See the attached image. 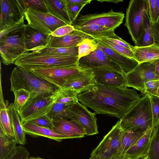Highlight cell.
Wrapping results in <instances>:
<instances>
[{
	"instance_id": "836d02e7",
	"label": "cell",
	"mask_w": 159,
	"mask_h": 159,
	"mask_svg": "<svg viewBox=\"0 0 159 159\" xmlns=\"http://www.w3.org/2000/svg\"><path fill=\"white\" fill-rule=\"evenodd\" d=\"M72 105H66L55 102L47 115L53 120L61 119H70L69 109Z\"/></svg>"
},
{
	"instance_id": "8992f818",
	"label": "cell",
	"mask_w": 159,
	"mask_h": 159,
	"mask_svg": "<svg viewBox=\"0 0 159 159\" xmlns=\"http://www.w3.org/2000/svg\"><path fill=\"white\" fill-rule=\"evenodd\" d=\"M148 12L147 0H131L126 11L124 25L135 45L143 32L145 14Z\"/></svg>"
},
{
	"instance_id": "52a82bcc",
	"label": "cell",
	"mask_w": 159,
	"mask_h": 159,
	"mask_svg": "<svg viewBox=\"0 0 159 159\" xmlns=\"http://www.w3.org/2000/svg\"><path fill=\"white\" fill-rule=\"evenodd\" d=\"M52 95L40 93L30 97L25 106L18 111L22 123L47 115L55 103Z\"/></svg>"
},
{
	"instance_id": "30bf717a",
	"label": "cell",
	"mask_w": 159,
	"mask_h": 159,
	"mask_svg": "<svg viewBox=\"0 0 159 159\" xmlns=\"http://www.w3.org/2000/svg\"><path fill=\"white\" fill-rule=\"evenodd\" d=\"M0 31L25 18L27 9L25 0H0Z\"/></svg>"
},
{
	"instance_id": "9f6ffc18",
	"label": "cell",
	"mask_w": 159,
	"mask_h": 159,
	"mask_svg": "<svg viewBox=\"0 0 159 159\" xmlns=\"http://www.w3.org/2000/svg\"><path fill=\"white\" fill-rule=\"evenodd\" d=\"M147 158H148V157H147V156H146L144 157H143L139 159H147Z\"/></svg>"
},
{
	"instance_id": "2e32d148",
	"label": "cell",
	"mask_w": 159,
	"mask_h": 159,
	"mask_svg": "<svg viewBox=\"0 0 159 159\" xmlns=\"http://www.w3.org/2000/svg\"><path fill=\"white\" fill-rule=\"evenodd\" d=\"M91 70L96 84L110 87H127V80L123 73L100 68H94Z\"/></svg>"
},
{
	"instance_id": "7402d4cb",
	"label": "cell",
	"mask_w": 159,
	"mask_h": 159,
	"mask_svg": "<svg viewBox=\"0 0 159 159\" xmlns=\"http://www.w3.org/2000/svg\"><path fill=\"white\" fill-rule=\"evenodd\" d=\"M152 130V128L149 127L144 134L128 150L125 155L135 159L147 156Z\"/></svg>"
},
{
	"instance_id": "7bdbcfd3",
	"label": "cell",
	"mask_w": 159,
	"mask_h": 159,
	"mask_svg": "<svg viewBox=\"0 0 159 159\" xmlns=\"http://www.w3.org/2000/svg\"><path fill=\"white\" fill-rule=\"evenodd\" d=\"M30 153L26 148L21 145L17 146L14 151L5 159H27Z\"/></svg>"
},
{
	"instance_id": "816d5d0a",
	"label": "cell",
	"mask_w": 159,
	"mask_h": 159,
	"mask_svg": "<svg viewBox=\"0 0 159 159\" xmlns=\"http://www.w3.org/2000/svg\"><path fill=\"white\" fill-rule=\"evenodd\" d=\"M151 62L154 65L155 74L157 75H159V59Z\"/></svg>"
},
{
	"instance_id": "f1b7e54d",
	"label": "cell",
	"mask_w": 159,
	"mask_h": 159,
	"mask_svg": "<svg viewBox=\"0 0 159 159\" xmlns=\"http://www.w3.org/2000/svg\"><path fill=\"white\" fill-rule=\"evenodd\" d=\"M145 133H136L123 130L120 147L114 156L125 155L128 150Z\"/></svg>"
},
{
	"instance_id": "3957f363",
	"label": "cell",
	"mask_w": 159,
	"mask_h": 159,
	"mask_svg": "<svg viewBox=\"0 0 159 159\" xmlns=\"http://www.w3.org/2000/svg\"><path fill=\"white\" fill-rule=\"evenodd\" d=\"M120 121L124 131L143 133L149 127L152 128V116L149 97L146 95L143 96Z\"/></svg>"
},
{
	"instance_id": "f546056e",
	"label": "cell",
	"mask_w": 159,
	"mask_h": 159,
	"mask_svg": "<svg viewBox=\"0 0 159 159\" xmlns=\"http://www.w3.org/2000/svg\"><path fill=\"white\" fill-rule=\"evenodd\" d=\"M14 137L7 135L0 129V159H5L16 147Z\"/></svg>"
},
{
	"instance_id": "f35d334b",
	"label": "cell",
	"mask_w": 159,
	"mask_h": 159,
	"mask_svg": "<svg viewBox=\"0 0 159 159\" xmlns=\"http://www.w3.org/2000/svg\"><path fill=\"white\" fill-rule=\"evenodd\" d=\"M150 99L152 116V129L159 123V97L154 95H147Z\"/></svg>"
},
{
	"instance_id": "44dd1931",
	"label": "cell",
	"mask_w": 159,
	"mask_h": 159,
	"mask_svg": "<svg viewBox=\"0 0 159 159\" xmlns=\"http://www.w3.org/2000/svg\"><path fill=\"white\" fill-rule=\"evenodd\" d=\"M49 36L34 29L28 24L26 25L25 43L27 52L31 51L34 48L39 47H46Z\"/></svg>"
},
{
	"instance_id": "60d3db41",
	"label": "cell",
	"mask_w": 159,
	"mask_h": 159,
	"mask_svg": "<svg viewBox=\"0 0 159 159\" xmlns=\"http://www.w3.org/2000/svg\"><path fill=\"white\" fill-rule=\"evenodd\" d=\"M148 12L152 23L159 20V0H147Z\"/></svg>"
},
{
	"instance_id": "ba28073f",
	"label": "cell",
	"mask_w": 159,
	"mask_h": 159,
	"mask_svg": "<svg viewBox=\"0 0 159 159\" xmlns=\"http://www.w3.org/2000/svg\"><path fill=\"white\" fill-rule=\"evenodd\" d=\"M123 131L119 120L93 150L89 159H111L120 147Z\"/></svg>"
},
{
	"instance_id": "f5cc1de1",
	"label": "cell",
	"mask_w": 159,
	"mask_h": 159,
	"mask_svg": "<svg viewBox=\"0 0 159 159\" xmlns=\"http://www.w3.org/2000/svg\"><path fill=\"white\" fill-rule=\"evenodd\" d=\"M111 159H135L126 156V155L119 156H115Z\"/></svg>"
},
{
	"instance_id": "8d00e7d4",
	"label": "cell",
	"mask_w": 159,
	"mask_h": 159,
	"mask_svg": "<svg viewBox=\"0 0 159 159\" xmlns=\"http://www.w3.org/2000/svg\"><path fill=\"white\" fill-rule=\"evenodd\" d=\"M14 95V105L18 111L20 110L26 104L30 97V93L22 89L13 92Z\"/></svg>"
},
{
	"instance_id": "9c48e42d",
	"label": "cell",
	"mask_w": 159,
	"mask_h": 159,
	"mask_svg": "<svg viewBox=\"0 0 159 159\" xmlns=\"http://www.w3.org/2000/svg\"><path fill=\"white\" fill-rule=\"evenodd\" d=\"M28 24L43 34L50 36L58 27L66 23L48 13L36 11L27 9L24 13Z\"/></svg>"
},
{
	"instance_id": "ac0fdd59",
	"label": "cell",
	"mask_w": 159,
	"mask_h": 159,
	"mask_svg": "<svg viewBox=\"0 0 159 159\" xmlns=\"http://www.w3.org/2000/svg\"><path fill=\"white\" fill-rule=\"evenodd\" d=\"M93 38L81 31L75 30L71 33L62 37L50 35L46 47L53 48L76 47L85 39Z\"/></svg>"
},
{
	"instance_id": "e0dca14e",
	"label": "cell",
	"mask_w": 159,
	"mask_h": 159,
	"mask_svg": "<svg viewBox=\"0 0 159 159\" xmlns=\"http://www.w3.org/2000/svg\"><path fill=\"white\" fill-rule=\"evenodd\" d=\"M53 130L67 139L81 138L86 135L84 128L76 120L61 119L53 120Z\"/></svg>"
},
{
	"instance_id": "8fae6325",
	"label": "cell",
	"mask_w": 159,
	"mask_h": 159,
	"mask_svg": "<svg viewBox=\"0 0 159 159\" xmlns=\"http://www.w3.org/2000/svg\"><path fill=\"white\" fill-rule=\"evenodd\" d=\"M125 75L127 87L133 88L144 95L146 82L151 80H159V75L155 74V66L151 61L139 64Z\"/></svg>"
},
{
	"instance_id": "ffe728a7",
	"label": "cell",
	"mask_w": 159,
	"mask_h": 159,
	"mask_svg": "<svg viewBox=\"0 0 159 159\" xmlns=\"http://www.w3.org/2000/svg\"><path fill=\"white\" fill-rule=\"evenodd\" d=\"M95 39L97 47L103 51L112 60L120 66L125 75L132 70L139 64L135 59L120 54L101 42Z\"/></svg>"
},
{
	"instance_id": "d4e9b609",
	"label": "cell",
	"mask_w": 159,
	"mask_h": 159,
	"mask_svg": "<svg viewBox=\"0 0 159 159\" xmlns=\"http://www.w3.org/2000/svg\"><path fill=\"white\" fill-rule=\"evenodd\" d=\"M74 26L75 30L81 31L95 39L101 38L112 39L118 36L115 33L114 30L95 24Z\"/></svg>"
},
{
	"instance_id": "681fc988",
	"label": "cell",
	"mask_w": 159,
	"mask_h": 159,
	"mask_svg": "<svg viewBox=\"0 0 159 159\" xmlns=\"http://www.w3.org/2000/svg\"><path fill=\"white\" fill-rule=\"evenodd\" d=\"M107 39L117 44L133 51L134 46L131 45L129 43L118 36L114 39Z\"/></svg>"
},
{
	"instance_id": "f6af8a7d",
	"label": "cell",
	"mask_w": 159,
	"mask_h": 159,
	"mask_svg": "<svg viewBox=\"0 0 159 159\" xmlns=\"http://www.w3.org/2000/svg\"><path fill=\"white\" fill-rule=\"evenodd\" d=\"M75 30L73 25L67 24L58 27L52 32L51 35L56 37H60L69 34Z\"/></svg>"
},
{
	"instance_id": "4fadbf2b",
	"label": "cell",
	"mask_w": 159,
	"mask_h": 159,
	"mask_svg": "<svg viewBox=\"0 0 159 159\" xmlns=\"http://www.w3.org/2000/svg\"><path fill=\"white\" fill-rule=\"evenodd\" d=\"M84 70L77 65L70 67L35 69L28 71L60 88L69 79Z\"/></svg>"
},
{
	"instance_id": "db71d44e",
	"label": "cell",
	"mask_w": 159,
	"mask_h": 159,
	"mask_svg": "<svg viewBox=\"0 0 159 159\" xmlns=\"http://www.w3.org/2000/svg\"><path fill=\"white\" fill-rule=\"evenodd\" d=\"M99 2H111L115 4H117L119 2H122L123 1L122 0H97Z\"/></svg>"
},
{
	"instance_id": "5bb4252c",
	"label": "cell",
	"mask_w": 159,
	"mask_h": 159,
	"mask_svg": "<svg viewBox=\"0 0 159 159\" xmlns=\"http://www.w3.org/2000/svg\"><path fill=\"white\" fill-rule=\"evenodd\" d=\"M78 66L84 70L100 68L123 73L120 66L98 47L88 55L80 58Z\"/></svg>"
},
{
	"instance_id": "e575fe53",
	"label": "cell",
	"mask_w": 159,
	"mask_h": 159,
	"mask_svg": "<svg viewBox=\"0 0 159 159\" xmlns=\"http://www.w3.org/2000/svg\"><path fill=\"white\" fill-rule=\"evenodd\" d=\"M152 130L147 159H159V123Z\"/></svg>"
},
{
	"instance_id": "6f0895ef",
	"label": "cell",
	"mask_w": 159,
	"mask_h": 159,
	"mask_svg": "<svg viewBox=\"0 0 159 159\" xmlns=\"http://www.w3.org/2000/svg\"><path fill=\"white\" fill-rule=\"evenodd\" d=\"M157 96L159 97V87L158 89V90L157 91Z\"/></svg>"
},
{
	"instance_id": "5b68a950",
	"label": "cell",
	"mask_w": 159,
	"mask_h": 159,
	"mask_svg": "<svg viewBox=\"0 0 159 159\" xmlns=\"http://www.w3.org/2000/svg\"><path fill=\"white\" fill-rule=\"evenodd\" d=\"M25 27L15 30L0 38V53L2 62L8 66L20 55L27 52L25 43Z\"/></svg>"
},
{
	"instance_id": "cb8c5ba5",
	"label": "cell",
	"mask_w": 159,
	"mask_h": 159,
	"mask_svg": "<svg viewBox=\"0 0 159 159\" xmlns=\"http://www.w3.org/2000/svg\"><path fill=\"white\" fill-rule=\"evenodd\" d=\"M22 128L26 134L32 137L42 136L61 142L67 139L63 135L55 132L52 129L40 126L28 122L22 124Z\"/></svg>"
},
{
	"instance_id": "7dc6e473",
	"label": "cell",
	"mask_w": 159,
	"mask_h": 159,
	"mask_svg": "<svg viewBox=\"0 0 159 159\" xmlns=\"http://www.w3.org/2000/svg\"><path fill=\"white\" fill-rule=\"evenodd\" d=\"M24 19H23L20 22L7 27L2 31H0V38L5 35L15 30L19 29L25 27L26 25L24 22Z\"/></svg>"
},
{
	"instance_id": "d6a6232c",
	"label": "cell",
	"mask_w": 159,
	"mask_h": 159,
	"mask_svg": "<svg viewBox=\"0 0 159 159\" xmlns=\"http://www.w3.org/2000/svg\"><path fill=\"white\" fill-rule=\"evenodd\" d=\"M154 44V39L151 27V21L148 14L146 13L144 19V25L142 37L135 46L144 47Z\"/></svg>"
},
{
	"instance_id": "7a4b0ae2",
	"label": "cell",
	"mask_w": 159,
	"mask_h": 159,
	"mask_svg": "<svg viewBox=\"0 0 159 159\" xmlns=\"http://www.w3.org/2000/svg\"><path fill=\"white\" fill-rule=\"evenodd\" d=\"M79 59L78 56L27 52L18 56L13 64L28 71L35 69L75 66L78 65Z\"/></svg>"
},
{
	"instance_id": "277c9868",
	"label": "cell",
	"mask_w": 159,
	"mask_h": 159,
	"mask_svg": "<svg viewBox=\"0 0 159 159\" xmlns=\"http://www.w3.org/2000/svg\"><path fill=\"white\" fill-rule=\"evenodd\" d=\"M11 90L25 89L30 93V97L40 93L52 95L60 88L21 68L15 67L10 77Z\"/></svg>"
},
{
	"instance_id": "d6986e66",
	"label": "cell",
	"mask_w": 159,
	"mask_h": 159,
	"mask_svg": "<svg viewBox=\"0 0 159 159\" xmlns=\"http://www.w3.org/2000/svg\"><path fill=\"white\" fill-rule=\"evenodd\" d=\"M95 84L92 71L84 70L69 79L61 88L70 89L80 93L89 90Z\"/></svg>"
},
{
	"instance_id": "11a10c76",
	"label": "cell",
	"mask_w": 159,
	"mask_h": 159,
	"mask_svg": "<svg viewBox=\"0 0 159 159\" xmlns=\"http://www.w3.org/2000/svg\"><path fill=\"white\" fill-rule=\"evenodd\" d=\"M27 159H44L41 158L40 157H28Z\"/></svg>"
},
{
	"instance_id": "f907efd6",
	"label": "cell",
	"mask_w": 159,
	"mask_h": 159,
	"mask_svg": "<svg viewBox=\"0 0 159 159\" xmlns=\"http://www.w3.org/2000/svg\"><path fill=\"white\" fill-rule=\"evenodd\" d=\"M66 3L70 4H82L90 3L91 0H64Z\"/></svg>"
},
{
	"instance_id": "74e56055",
	"label": "cell",
	"mask_w": 159,
	"mask_h": 159,
	"mask_svg": "<svg viewBox=\"0 0 159 159\" xmlns=\"http://www.w3.org/2000/svg\"><path fill=\"white\" fill-rule=\"evenodd\" d=\"M95 39L101 42L114 51L127 57L134 59L133 51L117 44L106 39L101 38Z\"/></svg>"
},
{
	"instance_id": "9a60e30c",
	"label": "cell",
	"mask_w": 159,
	"mask_h": 159,
	"mask_svg": "<svg viewBox=\"0 0 159 159\" xmlns=\"http://www.w3.org/2000/svg\"><path fill=\"white\" fill-rule=\"evenodd\" d=\"M70 119L78 121L84 128L86 135H93L98 133L96 114L89 111L87 107L77 101L69 109Z\"/></svg>"
},
{
	"instance_id": "d590c367",
	"label": "cell",
	"mask_w": 159,
	"mask_h": 159,
	"mask_svg": "<svg viewBox=\"0 0 159 159\" xmlns=\"http://www.w3.org/2000/svg\"><path fill=\"white\" fill-rule=\"evenodd\" d=\"M79 58L87 56L96 50L97 46L94 39H85L78 46Z\"/></svg>"
},
{
	"instance_id": "7c38bea8",
	"label": "cell",
	"mask_w": 159,
	"mask_h": 159,
	"mask_svg": "<svg viewBox=\"0 0 159 159\" xmlns=\"http://www.w3.org/2000/svg\"><path fill=\"white\" fill-rule=\"evenodd\" d=\"M124 17V13L115 12L111 9L106 12L80 16L73 25L77 26L95 24L115 30L123 23Z\"/></svg>"
},
{
	"instance_id": "c3c4849f",
	"label": "cell",
	"mask_w": 159,
	"mask_h": 159,
	"mask_svg": "<svg viewBox=\"0 0 159 159\" xmlns=\"http://www.w3.org/2000/svg\"><path fill=\"white\" fill-rule=\"evenodd\" d=\"M151 27L154 44L159 47V20L155 23L151 22Z\"/></svg>"
},
{
	"instance_id": "1f68e13d",
	"label": "cell",
	"mask_w": 159,
	"mask_h": 159,
	"mask_svg": "<svg viewBox=\"0 0 159 159\" xmlns=\"http://www.w3.org/2000/svg\"><path fill=\"white\" fill-rule=\"evenodd\" d=\"M7 103L3 98H0V129L7 135L14 137V134L7 111Z\"/></svg>"
},
{
	"instance_id": "bcb514c9",
	"label": "cell",
	"mask_w": 159,
	"mask_h": 159,
	"mask_svg": "<svg viewBox=\"0 0 159 159\" xmlns=\"http://www.w3.org/2000/svg\"><path fill=\"white\" fill-rule=\"evenodd\" d=\"M159 87V80H151L148 81L145 84V95L157 96Z\"/></svg>"
},
{
	"instance_id": "484cf974",
	"label": "cell",
	"mask_w": 159,
	"mask_h": 159,
	"mask_svg": "<svg viewBox=\"0 0 159 159\" xmlns=\"http://www.w3.org/2000/svg\"><path fill=\"white\" fill-rule=\"evenodd\" d=\"M134 59L139 64L159 59V47L154 44L144 47L134 46Z\"/></svg>"
},
{
	"instance_id": "ab89813d",
	"label": "cell",
	"mask_w": 159,
	"mask_h": 159,
	"mask_svg": "<svg viewBox=\"0 0 159 159\" xmlns=\"http://www.w3.org/2000/svg\"><path fill=\"white\" fill-rule=\"evenodd\" d=\"M63 1L65 3L64 9L67 12L73 25L77 19L81 10L87 4H70L66 2L64 0Z\"/></svg>"
},
{
	"instance_id": "ee69618b",
	"label": "cell",
	"mask_w": 159,
	"mask_h": 159,
	"mask_svg": "<svg viewBox=\"0 0 159 159\" xmlns=\"http://www.w3.org/2000/svg\"><path fill=\"white\" fill-rule=\"evenodd\" d=\"M26 122L52 130L54 127L53 120L47 115L39 118L32 120Z\"/></svg>"
},
{
	"instance_id": "4316f807",
	"label": "cell",
	"mask_w": 159,
	"mask_h": 159,
	"mask_svg": "<svg viewBox=\"0 0 159 159\" xmlns=\"http://www.w3.org/2000/svg\"><path fill=\"white\" fill-rule=\"evenodd\" d=\"M44 1L49 14L68 25H73L67 12L64 9L65 3L63 0H44Z\"/></svg>"
},
{
	"instance_id": "4dcf8cb0",
	"label": "cell",
	"mask_w": 159,
	"mask_h": 159,
	"mask_svg": "<svg viewBox=\"0 0 159 159\" xmlns=\"http://www.w3.org/2000/svg\"><path fill=\"white\" fill-rule=\"evenodd\" d=\"M32 52L39 54H54L78 56V47L53 48L40 46L33 49Z\"/></svg>"
},
{
	"instance_id": "b9f144b4",
	"label": "cell",
	"mask_w": 159,
	"mask_h": 159,
	"mask_svg": "<svg viewBox=\"0 0 159 159\" xmlns=\"http://www.w3.org/2000/svg\"><path fill=\"white\" fill-rule=\"evenodd\" d=\"M27 9L42 13H48L44 0H25Z\"/></svg>"
},
{
	"instance_id": "603a6c76",
	"label": "cell",
	"mask_w": 159,
	"mask_h": 159,
	"mask_svg": "<svg viewBox=\"0 0 159 159\" xmlns=\"http://www.w3.org/2000/svg\"><path fill=\"white\" fill-rule=\"evenodd\" d=\"M7 111L16 143L24 145L26 142V133L22 128L20 115L14 103L8 106Z\"/></svg>"
},
{
	"instance_id": "83f0119b",
	"label": "cell",
	"mask_w": 159,
	"mask_h": 159,
	"mask_svg": "<svg viewBox=\"0 0 159 159\" xmlns=\"http://www.w3.org/2000/svg\"><path fill=\"white\" fill-rule=\"evenodd\" d=\"M79 94V92L72 89L60 88L52 96V97L55 102L70 105L77 101H79L78 96Z\"/></svg>"
},
{
	"instance_id": "6da1fadb",
	"label": "cell",
	"mask_w": 159,
	"mask_h": 159,
	"mask_svg": "<svg viewBox=\"0 0 159 159\" xmlns=\"http://www.w3.org/2000/svg\"><path fill=\"white\" fill-rule=\"evenodd\" d=\"M142 97L134 89L96 84L89 90L79 94L82 104L97 114L107 115L120 120Z\"/></svg>"
}]
</instances>
